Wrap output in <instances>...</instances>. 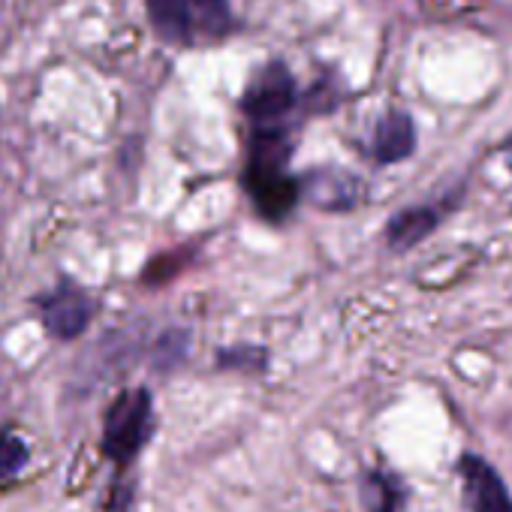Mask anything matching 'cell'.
<instances>
[{"label": "cell", "mask_w": 512, "mask_h": 512, "mask_svg": "<svg viewBox=\"0 0 512 512\" xmlns=\"http://www.w3.org/2000/svg\"><path fill=\"white\" fill-rule=\"evenodd\" d=\"M296 103V79L284 64H266L241 97V112L256 127H272Z\"/></svg>", "instance_id": "3957f363"}, {"label": "cell", "mask_w": 512, "mask_h": 512, "mask_svg": "<svg viewBox=\"0 0 512 512\" xmlns=\"http://www.w3.org/2000/svg\"><path fill=\"white\" fill-rule=\"evenodd\" d=\"M416 148V124L407 112H389L374 133V157L380 163H401Z\"/></svg>", "instance_id": "52a82bcc"}, {"label": "cell", "mask_w": 512, "mask_h": 512, "mask_svg": "<svg viewBox=\"0 0 512 512\" xmlns=\"http://www.w3.org/2000/svg\"><path fill=\"white\" fill-rule=\"evenodd\" d=\"M28 458H31V449L22 440V434H16V431L0 434V485L16 479L28 467Z\"/></svg>", "instance_id": "7c38bea8"}, {"label": "cell", "mask_w": 512, "mask_h": 512, "mask_svg": "<svg viewBox=\"0 0 512 512\" xmlns=\"http://www.w3.org/2000/svg\"><path fill=\"white\" fill-rule=\"evenodd\" d=\"M362 497L371 512H398L407 491H404L401 479L374 470V473H365V479H362Z\"/></svg>", "instance_id": "30bf717a"}, {"label": "cell", "mask_w": 512, "mask_h": 512, "mask_svg": "<svg viewBox=\"0 0 512 512\" xmlns=\"http://www.w3.org/2000/svg\"><path fill=\"white\" fill-rule=\"evenodd\" d=\"M302 196L323 211H350L362 199V181L347 172H311L302 178Z\"/></svg>", "instance_id": "5b68a950"}, {"label": "cell", "mask_w": 512, "mask_h": 512, "mask_svg": "<svg viewBox=\"0 0 512 512\" xmlns=\"http://www.w3.org/2000/svg\"><path fill=\"white\" fill-rule=\"evenodd\" d=\"M154 434V401L148 389L121 392L103 419V452L115 464H130Z\"/></svg>", "instance_id": "6da1fadb"}, {"label": "cell", "mask_w": 512, "mask_h": 512, "mask_svg": "<svg viewBox=\"0 0 512 512\" xmlns=\"http://www.w3.org/2000/svg\"><path fill=\"white\" fill-rule=\"evenodd\" d=\"M145 7H148L151 28L157 31V37L163 43L184 46L193 40L196 25H193L187 0H145Z\"/></svg>", "instance_id": "ba28073f"}, {"label": "cell", "mask_w": 512, "mask_h": 512, "mask_svg": "<svg viewBox=\"0 0 512 512\" xmlns=\"http://www.w3.org/2000/svg\"><path fill=\"white\" fill-rule=\"evenodd\" d=\"M458 473L464 482V503L470 512H512V497L497 470L479 455H461Z\"/></svg>", "instance_id": "277c9868"}, {"label": "cell", "mask_w": 512, "mask_h": 512, "mask_svg": "<svg viewBox=\"0 0 512 512\" xmlns=\"http://www.w3.org/2000/svg\"><path fill=\"white\" fill-rule=\"evenodd\" d=\"M196 34L208 37V40H220L229 34L232 28V16H229V0H187Z\"/></svg>", "instance_id": "8fae6325"}, {"label": "cell", "mask_w": 512, "mask_h": 512, "mask_svg": "<svg viewBox=\"0 0 512 512\" xmlns=\"http://www.w3.org/2000/svg\"><path fill=\"white\" fill-rule=\"evenodd\" d=\"M40 308V320L43 329L58 338V341H73L79 335H85V329L94 320L97 302L91 299L88 290H82L73 281H61L55 290H49L46 296L37 299Z\"/></svg>", "instance_id": "7a4b0ae2"}, {"label": "cell", "mask_w": 512, "mask_h": 512, "mask_svg": "<svg viewBox=\"0 0 512 512\" xmlns=\"http://www.w3.org/2000/svg\"><path fill=\"white\" fill-rule=\"evenodd\" d=\"M440 223V211L431 205H416V208H404L398 211L389 226H386V241L392 250H410L413 244L425 241Z\"/></svg>", "instance_id": "9c48e42d"}, {"label": "cell", "mask_w": 512, "mask_h": 512, "mask_svg": "<svg viewBox=\"0 0 512 512\" xmlns=\"http://www.w3.org/2000/svg\"><path fill=\"white\" fill-rule=\"evenodd\" d=\"M256 211L269 220H284L296 202L302 199V181L290 178L287 172L284 175H272V178H253V181H244Z\"/></svg>", "instance_id": "8992f818"}]
</instances>
